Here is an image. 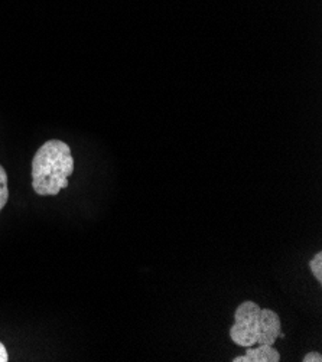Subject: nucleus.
I'll list each match as a JSON object with an SVG mask.
<instances>
[{"label":"nucleus","instance_id":"obj_1","mask_svg":"<svg viewBox=\"0 0 322 362\" xmlns=\"http://www.w3.org/2000/svg\"><path fill=\"white\" fill-rule=\"evenodd\" d=\"M74 173L71 148L62 140H47L32 159V189L41 197H55L68 188Z\"/></svg>","mask_w":322,"mask_h":362},{"label":"nucleus","instance_id":"obj_2","mask_svg":"<svg viewBox=\"0 0 322 362\" xmlns=\"http://www.w3.org/2000/svg\"><path fill=\"white\" fill-rule=\"evenodd\" d=\"M260 310L252 300L240 303L234 312V325L230 328V339L243 348L256 346L260 339Z\"/></svg>","mask_w":322,"mask_h":362},{"label":"nucleus","instance_id":"obj_3","mask_svg":"<svg viewBox=\"0 0 322 362\" xmlns=\"http://www.w3.org/2000/svg\"><path fill=\"white\" fill-rule=\"evenodd\" d=\"M260 339L258 345H273L280 334V317L270 309L260 310Z\"/></svg>","mask_w":322,"mask_h":362},{"label":"nucleus","instance_id":"obj_4","mask_svg":"<svg viewBox=\"0 0 322 362\" xmlns=\"http://www.w3.org/2000/svg\"><path fill=\"white\" fill-rule=\"evenodd\" d=\"M233 362H279L280 354L273 345H258L246 348V354L231 359Z\"/></svg>","mask_w":322,"mask_h":362},{"label":"nucleus","instance_id":"obj_5","mask_svg":"<svg viewBox=\"0 0 322 362\" xmlns=\"http://www.w3.org/2000/svg\"><path fill=\"white\" fill-rule=\"evenodd\" d=\"M9 201V185H8V173L5 168L0 165V212L6 206Z\"/></svg>","mask_w":322,"mask_h":362},{"label":"nucleus","instance_id":"obj_6","mask_svg":"<svg viewBox=\"0 0 322 362\" xmlns=\"http://www.w3.org/2000/svg\"><path fill=\"white\" fill-rule=\"evenodd\" d=\"M309 270L318 283H322V252H316L314 259L309 262Z\"/></svg>","mask_w":322,"mask_h":362},{"label":"nucleus","instance_id":"obj_7","mask_svg":"<svg viewBox=\"0 0 322 362\" xmlns=\"http://www.w3.org/2000/svg\"><path fill=\"white\" fill-rule=\"evenodd\" d=\"M302 361L304 362H322V355L319 352H308Z\"/></svg>","mask_w":322,"mask_h":362},{"label":"nucleus","instance_id":"obj_8","mask_svg":"<svg viewBox=\"0 0 322 362\" xmlns=\"http://www.w3.org/2000/svg\"><path fill=\"white\" fill-rule=\"evenodd\" d=\"M9 361V355L6 351V346L0 342V362H8Z\"/></svg>","mask_w":322,"mask_h":362}]
</instances>
